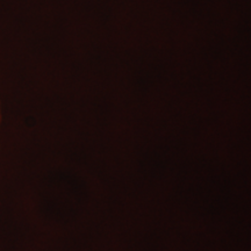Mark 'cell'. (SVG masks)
Returning <instances> with one entry per match:
<instances>
[{"instance_id": "cell-1", "label": "cell", "mask_w": 251, "mask_h": 251, "mask_svg": "<svg viewBox=\"0 0 251 251\" xmlns=\"http://www.w3.org/2000/svg\"><path fill=\"white\" fill-rule=\"evenodd\" d=\"M2 118H4V113H2V103H1V100H0V131H1Z\"/></svg>"}]
</instances>
